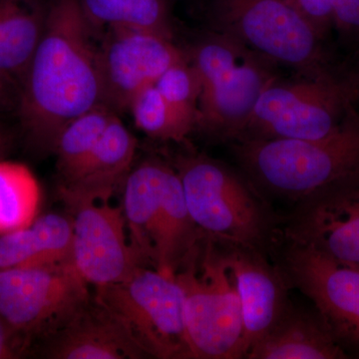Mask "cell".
<instances>
[{"instance_id":"cell-1","label":"cell","mask_w":359,"mask_h":359,"mask_svg":"<svg viewBox=\"0 0 359 359\" xmlns=\"http://www.w3.org/2000/svg\"><path fill=\"white\" fill-rule=\"evenodd\" d=\"M96 28L80 0H49L42 39L18 87L16 112L33 152L53 154L61 132L101 100Z\"/></svg>"},{"instance_id":"cell-2","label":"cell","mask_w":359,"mask_h":359,"mask_svg":"<svg viewBox=\"0 0 359 359\" xmlns=\"http://www.w3.org/2000/svg\"><path fill=\"white\" fill-rule=\"evenodd\" d=\"M250 178L285 199L306 201L359 181V112L351 108L323 138H247L233 144Z\"/></svg>"},{"instance_id":"cell-3","label":"cell","mask_w":359,"mask_h":359,"mask_svg":"<svg viewBox=\"0 0 359 359\" xmlns=\"http://www.w3.org/2000/svg\"><path fill=\"white\" fill-rule=\"evenodd\" d=\"M123 186L129 240L142 266L174 276L204 236L191 218L178 172L161 158H146Z\"/></svg>"},{"instance_id":"cell-4","label":"cell","mask_w":359,"mask_h":359,"mask_svg":"<svg viewBox=\"0 0 359 359\" xmlns=\"http://www.w3.org/2000/svg\"><path fill=\"white\" fill-rule=\"evenodd\" d=\"M174 276L193 358H245L242 306L222 245L203 236Z\"/></svg>"},{"instance_id":"cell-5","label":"cell","mask_w":359,"mask_h":359,"mask_svg":"<svg viewBox=\"0 0 359 359\" xmlns=\"http://www.w3.org/2000/svg\"><path fill=\"white\" fill-rule=\"evenodd\" d=\"M172 164L191 218L203 235L219 244L262 252L269 238V215L244 180L204 155H179Z\"/></svg>"},{"instance_id":"cell-6","label":"cell","mask_w":359,"mask_h":359,"mask_svg":"<svg viewBox=\"0 0 359 359\" xmlns=\"http://www.w3.org/2000/svg\"><path fill=\"white\" fill-rule=\"evenodd\" d=\"M211 29L302 76L328 72L323 37L287 0H212Z\"/></svg>"},{"instance_id":"cell-7","label":"cell","mask_w":359,"mask_h":359,"mask_svg":"<svg viewBox=\"0 0 359 359\" xmlns=\"http://www.w3.org/2000/svg\"><path fill=\"white\" fill-rule=\"evenodd\" d=\"M94 299L114 314L146 355L193 358L184 292L175 276L138 266L121 282L95 287Z\"/></svg>"},{"instance_id":"cell-8","label":"cell","mask_w":359,"mask_h":359,"mask_svg":"<svg viewBox=\"0 0 359 359\" xmlns=\"http://www.w3.org/2000/svg\"><path fill=\"white\" fill-rule=\"evenodd\" d=\"M356 100L348 78L330 71L318 76L299 75L292 81L278 77L259 97L238 140L323 138L339 129Z\"/></svg>"},{"instance_id":"cell-9","label":"cell","mask_w":359,"mask_h":359,"mask_svg":"<svg viewBox=\"0 0 359 359\" xmlns=\"http://www.w3.org/2000/svg\"><path fill=\"white\" fill-rule=\"evenodd\" d=\"M90 299L72 261L0 271V316L28 341L55 332Z\"/></svg>"},{"instance_id":"cell-10","label":"cell","mask_w":359,"mask_h":359,"mask_svg":"<svg viewBox=\"0 0 359 359\" xmlns=\"http://www.w3.org/2000/svg\"><path fill=\"white\" fill-rule=\"evenodd\" d=\"M186 51L173 39L140 30L108 28L97 45L102 105L115 114L129 109L134 97L155 85Z\"/></svg>"},{"instance_id":"cell-11","label":"cell","mask_w":359,"mask_h":359,"mask_svg":"<svg viewBox=\"0 0 359 359\" xmlns=\"http://www.w3.org/2000/svg\"><path fill=\"white\" fill-rule=\"evenodd\" d=\"M289 243L283 254L285 276L313 302L340 346L359 353V266Z\"/></svg>"},{"instance_id":"cell-12","label":"cell","mask_w":359,"mask_h":359,"mask_svg":"<svg viewBox=\"0 0 359 359\" xmlns=\"http://www.w3.org/2000/svg\"><path fill=\"white\" fill-rule=\"evenodd\" d=\"M109 201L69 208L73 214V264L94 287L121 282L143 266L130 243L122 205H111Z\"/></svg>"},{"instance_id":"cell-13","label":"cell","mask_w":359,"mask_h":359,"mask_svg":"<svg viewBox=\"0 0 359 359\" xmlns=\"http://www.w3.org/2000/svg\"><path fill=\"white\" fill-rule=\"evenodd\" d=\"M276 66L256 52H248L231 74L203 90L196 130L223 140L240 139L259 97L278 79Z\"/></svg>"},{"instance_id":"cell-14","label":"cell","mask_w":359,"mask_h":359,"mask_svg":"<svg viewBox=\"0 0 359 359\" xmlns=\"http://www.w3.org/2000/svg\"><path fill=\"white\" fill-rule=\"evenodd\" d=\"M302 204L287 228V240L359 266V181Z\"/></svg>"},{"instance_id":"cell-15","label":"cell","mask_w":359,"mask_h":359,"mask_svg":"<svg viewBox=\"0 0 359 359\" xmlns=\"http://www.w3.org/2000/svg\"><path fill=\"white\" fill-rule=\"evenodd\" d=\"M221 245L242 306L247 358L250 347L268 334L289 309L285 283L261 252Z\"/></svg>"},{"instance_id":"cell-16","label":"cell","mask_w":359,"mask_h":359,"mask_svg":"<svg viewBox=\"0 0 359 359\" xmlns=\"http://www.w3.org/2000/svg\"><path fill=\"white\" fill-rule=\"evenodd\" d=\"M44 355L52 359H139L147 356L121 321L94 297L50 334Z\"/></svg>"},{"instance_id":"cell-17","label":"cell","mask_w":359,"mask_h":359,"mask_svg":"<svg viewBox=\"0 0 359 359\" xmlns=\"http://www.w3.org/2000/svg\"><path fill=\"white\" fill-rule=\"evenodd\" d=\"M137 140L114 115L83 166L69 181L61 184L60 197L69 208L110 200L133 168Z\"/></svg>"},{"instance_id":"cell-18","label":"cell","mask_w":359,"mask_h":359,"mask_svg":"<svg viewBox=\"0 0 359 359\" xmlns=\"http://www.w3.org/2000/svg\"><path fill=\"white\" fill-rule=\"evenodd\" d=\"M348 358L320 314L289 308L275 327L257 341L250 359H340Z\"/></svg>"},{"instance_id":"cell-19","label":"cell","mask_w":359,"mask_h":359,"mask_svg":"<svg viewBox=\"0 0 359 359\" xmlns=\"http://www.w3.org/2000/svg\"><path fill=\"white\" fill-rule=\"evenodd\" d=\"M72 237L70 217H37L25 228L0 235V271L72 261Z\"/></svg>"},{"instance_id":"cell-20","label":"cell","mask_w":359,"mask_h":359,"mask_svg":"<svg viewBox=\"0 0 359 359\" xmlns=\"http://www.w3.org/2000/svg\"><path fill=\"white\" fill-rule=\"evenodd\" d=\"M49 0H0V75L18 87L43 35Z\"/></svg>"},{"instance_id":"cell-21","label":"cell","mask_w":359,"mask_h":359,"mask_svg":"<svg viewBox=\"0 0 359 359\" xmlns=\"http://www.w3.org/2000/svg\"><path fill=\"white\" fill-rule=\"evenodd\" d=\"M80 2L96 29L124 28L174 39L173 20L167 0H80Z\"/></svg>"},{"instance_id":"cell-22","label":"cell","mask_w":359,"mask_h":359,"mask_svg":"<svg viewBox=\"0 0 359 359\" xmlns=\"http://www.w3.org/2000/svg\"><path fill=\"white\" fill-rule=\"evenodd\" d=\"M41 202L39 182L26 165L0 159V235L29 226Z\"/></svg>"},{"instance_id":"cell-23","label":"cell","mask_w":359,"mask_h":359,"mask_svg":"<svg viewBox=\"0 0 359 359\" xmlns=\"http://www.w3.org/2000/svg\"><path fill=\"white\" fill-rule=\"evenodd\" d=\"M114 115L117 114L109 108L98 105L75 118L63 129L53 152L61 184L72 179L83 166Z\"/></svg>"},{"instance_id":"cell-24","label":"cell","mask_w":359,"mask_h":359,"mask_svg":"<svg viewBox=\"0 0 359 359\" xmlns=\"http://www.w3.org/2000/svg\"><path fill=\"white\" fill-rule=\"evenodd\" d=\"M128 111L136 126L157 140L183 142L196 130V125L175 110L155 85L139 92Z\"/></svg>"},{"instance_id":"cell-25","label":"cell","mask_w":359,"mask_h":359,"mask_svg":"<svg viewBox=\"0 0 359 359\" xmlns=\"http://www.w3.org/2000/svg\"><path fill=\"white\" fill-rule=\"evenodd\" d=\"M185 51L199 75L203 91L231 74L250 50L231 35L211 29Z\"/></svg>"},{"instance_id":"cell-26","label":"cell","mask_w":359,"mask_h":359,"mask_svg":"<svg viewBox=\"0 0 359 359\" xmlns=\"http://www.w3.org/2000/svg\"><path fill=\"white\" fill-rule=\"evenodd\" d=\"M155 86L175 110L197 126L202 82L187 56L170 66Z\"/></svg>"},{"instance_id":"cell-27","label":"cell","mask_w":359,"mask_h":359,"mask_svg":"<svg viewBox=\"0 0 359 359\" xmlns=\"http://www.w3.org/2000/svg\"><path fill=\"white\" fill-rule=\"evenodd\" d=\"M311 22L321 37L334 26L330 0H287Z\"/></svg>"},{"instance_id":"cell-28","label":"cell","mask_w":359,"mask_h":359,"mask_svg":"<svg viewBox=\"0 0 359 359\" xmlns=\"http://www.w3.org/2000/svg\"><path fill=\"white\" fill-rule=\"evenodd\" d=\"M334 26L346 36L359 40V0H330Z\"/></svg>"},{"instance_id":"cell-29","label":"cell","mask_w":359,"mask_h":359,"mask_svg":"<svg viewBox=\"0 0 359 359\" xmlns=\"http://www.w3.org/2000/svg\"><path fill=\"white\" fill-rule=\"evenodd\" d=\"M28 339L0 316V359L18 358L27 348Z\"/></svg>"},{"instance_id":"cell-30","label":"cell","mask_w":359,"mask_h":359,"mask_svg":"<svg viewBox=\"0 0 359 359\" xmlns=\"http://www.w3.org/2000/svg\"><path fill=\"white\" fill-rule=\"evenodd\" d=\"M18 98V85L0 75V111L16 108Z\"/></svg>"},{"instance_id":"cell-31","label":"cell","mask_w":359,"mask_h":359,"mask_svg":"<svg viewBox=\"0 0 359 359\" xmlns=\"http://www.w3.org/2000/svg\"><path fill=\"white\" fill-rule=\"evenodd\" d=\"M14 135L6 123L0 121V159H4L13 149Z\"/></svg>"},{"instance_id":"cell-32","label":"cell","mask_w":359,"mask_h":359,"mask_svg":"<svg viewBox=\"0 0 359 359\" xmlns=\"http://www.w3.org/2000/svg\"><path fill=\"white\" fill-rule=\"evenodd\" d=\"M347 78H348L349 81L353 85L356 98L359 99V70L355 74L347 75Z\"/></svg>"}]
</instances>
